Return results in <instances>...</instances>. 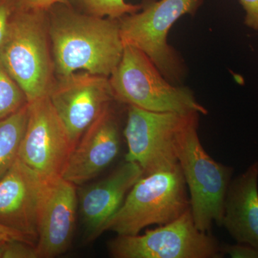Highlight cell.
Instances as JSON below:
<instances>
[{
	"instance_id": "8",
	"label": "cell",
	"mask_w": 258,
	"mask_h": 258,
	"mask_svg": "<svg viewBox=\"0 0 258 258\" xmlns=\"http://www.w3.org/2000/svg\"><path fill=\"white\" fill-rule=\"evenodd\" d=\"M115 258H220L221 245L195 225L191 208L174 221L144 235H117L108 242Z\"/></svg>"
},
{
	"instance_id": "11",
	"label": "cell",
	"mask_w": 258,
	"mask_h": 258,
	"mask_svg": "<svg viewBox=\"0 0 258 258\" xmlns=\"http://www.w3.org/2000/svg\"><path fill=\"white\" fill-rule=\"evenodd\" d=\"M51 180L19 158L0 179V224L35 245L40 211Z\"/></svg>"
},
{
	"instance_id": "5",
	"label": "cell",
	"mask_w": 258,
	"mask_h": 258,
	"mask_svg": "<svg viewBox=\"0 0 258 258\" xmlns=\"http://www.w3.org/2000/svg\"><path fill=\"white\" fill-rule=\"evenodd\" d=\"M198 113H194L180 136L178 161L189 191L195 225L210 232L214 223L222 226L226 194L233 169L217 162L207 153L198 133Z\"/></svg>"
},
{
	"instance_id": "17",
	"label": "cell",
	"mask_w": 258,
	"mask_h": 258,
	"mask_svg": "<svg viewBox=\"0 0 258 258\" xmlns=\"http://www.w3.org/2000/svg\"><path fill=\"white\" fill-rule=\"evenodd\" d=\"M75 9L86 14L119 19L125 15L137 13L142 9V4L133 5L125 0H69Z\"/></svg>"
},
{
	"instance_id": "18",
	"label": "cell",
	"mask_w": 258,
	"mask_h": 258,
	"mask_svg": "<svg viewBox=\"0 0 258 258\" xmlns=\"http://www.w3.org/2000/svg\"><path fill=\"white\" fill-rule=\"evenodd\" d=\"M28 103L23 90L0 61V120L13 114Z\"/></svg>"
},
{
	"instance_id": "22",
	"label": "cell",
	"mask_w": 258,
	"mask_h": 258,
	"mask_svg": "<svg viewBox=\"0 0 258 258\" xmlns=\"http://www.w3.org/2000/svg\"><path fill=\"white\" fill-rule=\"evenodd\" d=\"M71 5L69 0H17V10H47L52 5Z\"/></svg>"
},
{
	"instance_id": "15",
	"label": "cell",
	"mask_w": 258,
	"mask_h": 258,
	"mask_svg": "<svg viewBox=\"0 0 258 258\" xmlns=\"http://www.w3.org/2000/svg\"><path fill=\"white\" fill-rule=\"evenodd\" d=\"M221 227L236 242L258 248V162L231 181Z\"/></svg>"
},
{
	"instance_id": "21",
	"label": "cell",
	"mask_w": 258,
	"mask_h": 258,
	"mask_svg": "<svg viewBox=\"0 0 258 258\" xmlns=\"http://www.w3.org/2000/svg\"><path fill=\"white\" fill-rule=\"evenodd\" d=\"M17 0H0V46L4 41Z\"/></svg>"
},
{
	"instance_id": "7",
	"label": "cell",
	"mask_w": 258,
	"mask_h": 258,
	"mask_svg": "<svg viewBox=\"0 0 258 258\" xmlns=\"http://www.w3.org/2000/svg\"><path fill=\"white\" fill-rule=\"evenodd\" d=\"M194 113L154 112L128 106L123 131L128 146L125 161L139 164L143 176L175 169L179 165L180 136Z\"/></svg>"
},
{
	"instance_id": "9",
	"label": "cell",
	"mask_w": 258,
	"mask_h": 258,
	"mask_svg": "<svg viewBox=\"0 0 258 258\" xmlns=\"http://www.w3.org/2000/svg\"><path fill=\"white\" fill-rule=\"evenodd\" d=\"M74 147L48 96L28 103L26 129L18 158L40 175L61 176Z\"/></svg>"
},
{
	"instance_id": "1",
	"label": "cell",
	"mask_w": 258,
	"mask_h": 258,
	"mask_svg": "<svg viewBox=\"0 0 258 258\" xmlns=\"http://www.w3.org/2000/svg\"><path fill=\"white\" fill-rule=\"evenodd\" d=\"M56 77L79 71L109 78L123 55L118 19L86 14L71 5L47 10Z\"/></svg>"
},
{
	"instance_id": "25",
	"label": "cell",
	"mask_w": 258,
	"mask_h": 258,
	"mask_svg": "<svg viewBox=\"0 0 258 258\" xmlns=\"http://www.w3.org/2000/svg\"><path fill=\"white\" fill-rule=\"evenodd\" d=\"M5 241L8 240H0V256H1V252H2V249H3V244H4V242Z\"/></svg>"
},
{
	"instance_id": "16",
	"label": "cell",
	"mask_w": 258,
	"mask_h": 258,
	"mask_svg": "<svg viewBox=\"0 0 258 258\" xmlns=\"http://www.w3.org/2000/svg\"><path fill=\"white\" fill-rule=\"evenodd\" d=\"M28 118V103L13 114L0 120V179L18 158Z\"/></svg>"
},
{
	"instance_id": "20",
	"label": "cell",
	"mask_w": 258,
	"mask_h": 258,
	"mask_svg": "<svg viewBox=\"0 0 258 258\" xmlns=\"http://www.w3.org/2000/svg\"><path fill=\"white\" fill-rule=\"evenodd\" d=\"M222 254H229L232 258H258V248L250 244L239 243L221 245Z\"/></svg>"
},
{
	"instance_id": "3",
	"label": "cell",
	"mask_w": 258,
	"mask_h": 258,
	"mask_svg": "<svg viewBox=\"0 0 258 258\" xmlns=\"http://www.w3.org/2000/svg\"><path fill=\"white\" fill-rule=\"evenodd\" d=\"M203 0H144L142 9L118 19L123 45L143 52L168 81L181 86L186 66L168 43L171 27L185 15H193Z\"/></svg>"
},
{
	"instance_id": "2",
	"label": "cell",
	"mask_w": 258,
	"mask_h": 258,
	"mask_svg": "<svg viewBox=\"0 0 258 258\" xmlns=\"http://www.w3.org/2000/svg\"><path fill=\"white\" fill-rule=\"evenodd\" d=\"M0 61L28 103L48 96L56 76L47 10H15L0 46Z\"/></svg>"
},
{
	"instance_id": "10",
	"label": "cell",
	"mask_w": 258,
	"mask_h": 258,
	"mask_svg": "<svg viewBox=\"0 0 258 258\" xmlns=\"http://www.w3.org/2000/svg\"><path fill=\"white\" fill-rule=\"evenodd\" d=\"M48 97L74 147L115 99L108 77L86 71L56 77Z\"/></svg>"
},
{
	"instance_id": "6",
	"label": "cell",
	"mask_w": 258,
	"mask_h": 258,
	"mask_svg": "<svg viewBox=\"0 0 258 258\" xmlns=\"http://www.w3.org/2000/svg\"><path fill=\"white\" fill-rule=\"evenodd\" d=\"M190 208L187 186L179 165L141 177L119 210L107 222L103 233L135 235L148 226L164 225Z\"/></svg>"
},
{
	"instance_id": "23",
	"label": "cell",
	"mask_w": 258,
	"mask_h": 258,
	"mask_svg": "<svg viewBox=\"0 0 258 258\" xmlns=\"http://www.w3.org/2000/svg\"><path fill=\"white\" fill-rule=\"evenodd\" d=\"M246 13L244 24L258 30V0H239Z\"/></svg>"
},
{
	"instance_id": "19",
	"label": "cell",
	"mask_w": 258,
	"mask_h": 258,
	"mask_svg": "<svg viewBox=\"0 0 258 258\" xmlns=\"http://www.w3.org/2000/svg\"><path fill=\"white\" fill-rule=\"evenodd\" d=\"M0 258H39L36 245L25 241H5Z\"/></svg>"
},
{
	"instance_id": "14",
	"label": "cell",
	"mask_w": 258,
	"mask_h": 258,
	"mask_svg": "<svg viewBox=\"0 0 258 258\" xmlns=\"http://www.w3.org/2000/svg\"><path fill=\"white\" fill-rule=\"evenodd\" d=\"M79 210L76 185L59 176L51 180L38 223V257H57L71 246Z\"/></svg>"
},
{
	"instance_id": "12",
	"label": "cell",
	"mask_w": 258,
	"mask_h": 258,
	"mask_svg": "<svg viewBox=\"0 0 258 258\" xmlns=\"http://www.w3.org/2000/svg\"><path fill=\"white\" fill-rule=\"evenodd\" d=\"M143 175L139 164L125 161L106 177L78 190L85 242H93L103 233L107 222Z\"/></svg>"
},
{
	"instance_id": "4",
	"label": "cell",
	"mask_w": 258,
	"mask_h": 258,
	"mask_svg": "<svg viewBox=\"0 0 258 258\" xmlns=\"http://www.w3.org/2000/svg\"><path fill=\"white\" fill-rule=\"evenodd\" d=\"M109 82L115 100L154 112L208 114L192 91L166 80L142 51L125 45Z\"/></svg>"
},
{
	"instance_id": "24",
	"label": "cell",
	"mask_w": 258,
	"mask_h": 258,
	"mask_svg": "<svg viewBox=\"0 0 258 258\" xmlns=\"http://www.w3.org/2000/svg\"><path fill=\"white\" fill-rule=\"evenodd\" d=\"M13 240L25 241V242L32 244L28 240V239L25 238L24 236L20 235L18 232H15V231L13 230H10V229L5 227V226L2 225L1 224H0V240Z\"/></svg>"
},
{
	"instance_id": "13",
	"label": "cell",
	"mask_w": 258,
	"mask_h": 258,
	"mask_svg": "<svg viewBox=\"0 0 258 258\" xmlns=\"http://www.w3.org/2000/svg\"><path fill=\"white\" fill-rule=\"evenodd\" d=\"M120 147L118 123L109 106L75 146L61 177L76 186L84 185L111 164L119 153Z\"/></svg>"
}]
</instances>
